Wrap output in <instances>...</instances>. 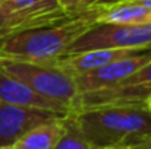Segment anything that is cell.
Wrapping results in <instances>:
<instances>
[{
	"instance_id": "obj_1",
	"label": "cell",
	"mask_w": 151,
	"mask_h": 149,
	"mask_svg": "<svg viewBox=\"0 0 151 149\" xmlns=\"http://www.w3.org/2000/svg\"><path fill=\"white\" fill-rule=\"evenodd\" d=\"M100 6L60 22L22 29L0 41V57L41 64H56L69 47L94 24Z\"/></svg>"
},
{
	"instance_id": "obj_2",
	"label": "cell",
	"mask_w": 151,
	"mask_h": 149,
	"mask_svg": "<svg viewBox=\"0 0 151 149\" xmlns=\"http://www.w3.org/2000/svg\"><path fill=\"white\" fill-rule=\"evenodd\" d=\"M76 117L84 135L94 148H129L151 135V113L147 102L85 108L76 111Z\"/></svg>"
},
{
	"instance_id": "obj_3",
	"label": "cell",
	"mask_w": 151,
	"mask_h": 149,
	"mask_svg": "<svg viewBox=\"0 0 151 149\" xmlns=\"http://www.w3.org/2000/svg\"><path fill=\"white\" fill-rule=\"evenodd\" d=\"M0 69L24 82L44 98L63 104L72 111L78 91L73 78L56 64H41L0 57Z\"/></svg>"
},
{
	"instance_id": "obj_4",
	"label": "cell",
	"mask_w": 151,
	"mask_h": 149,
	"mask_svg": "<svg viewBox=\"0 0 151 149\" xmlns=\"http://www.w3.org/2000/svg\"><path fill=\"white\" fill-rule=\"evenodd\" d=\"M96 48H151V24H94L69 47L66 54Z\"/></svg>"
},
{
	"instance_id": "obj_5",
	"label": "cell",
	"mask_w": 151,
	"mask_h": 149,
	"mask_svg": "<svg viewBox=\"0 0 151 149\" xmlns=\"http://www.w3.org/2000/svg\"><path fill=\"white\" fill-rule=\"evenodd\" d=\"M151 97V60L132 73L129 78L122 81L120 83L78 95L72 111H81L85 108L110 105V104H135V102H147Z\"/></svg>"
},
{
	"instance_id": "obj_6",
	"label": "cell",
	"mask_w": 151,
	"mask_h": 149,
	"mask_svg": "<svg viewBox=\"0 0 151 149\" xmlns=\"http://www.w3.org/2000/svg\"><path fill=\"white\" fill-rule=\"evenodd\" d=\"M150 60L151 50H148V51L139 53L137 56L116 60V61L109 63L96 70H91V72H87L82 75H76V76H73V82H75L78 95L114 86V85L120 83L122 81H125L126 78H129L132 73H135L138 69H141Z\"/></svg>"
},
{
	"instance_id": "obj_7",
	"label": "cell",
	"mask_w": 151,
	"mask_h": 149,
	"mask_svg": "<svg viewBox=\"0 0 151 149\" xmlns=\"http://www.w3.org/2000/svg\"><path fill=\"white\" fill-rule=\"evenodd\" d=\"M60 115L47 110L0 102V146H13L32 127Z\"/></svg>"
},
{
	"instance_id": "obj_8",
	"label": "cell",
	"mask_w": 151,
	"mask_h": 149,
	"mask_svg": "<svg viewBox=\"0 0 151 149\" xmlns=\"http://www.w3.org/2000/svg\"><path fill=\"white\" fill-rule=\"evenodd\" d=\"M151 48H96L82 51V53H73L66 54L59 61H56V66L60 67L63 72L70 75L72 78L76 75H82L91 70H96L103 67L109 63H113L116 60L137 56L139 53L148 51Z\"/></svg>"
},
{
	"instance_id": "obj_9",
	"label": "cell",
	"mask_w": 151,
	"mask_h": 149,
	"mask_svg": "<svg viewBox=\"0 0 151 149\" xmlns=\"http://www.w3.org/2000/svg\"><path fill=\"white\" fill-rule=\"evenodd\" d=\"M0 102L28 108L47 110L62 115L69 113V108L66 105L38 95L29 86H27L24 82L18 81L3 69H0Z\"/></svg>"
},
{
	"instance_id": "obj_10",
	"label": "cell",
	"mask_w": 151,
	"mask_h": 149,
	"mask_svg": "<svg viewBox=\"0 0 151 149\" xmlns=\"http://www.w3.org/2000/svg\"><path fill=\"white\" fill-rule=\"evenodd\" d=\"M0 6L9 12L29 19L37 26L60 22L75 16L62 10L57 0H0Z\"/></svg>"
},
{
	"instance_id": "obj_11",
	"label": "cell",
	"mask_w": 151,
	"mask_h": 149,
	"mask_svg": "<svg viewBox=\"0 0 151 149\" xmlns=\"http://www.w3.org/2000/svg\"><path fill=\"white\" fill-rule=\"evenodd\" d=\"M97 24L107 25H142L151 24V10L131 0L110 6H100Z\"/></svg>"
},
{
	"instance_id": "obj_12",
	"label": "cell",
	"mask_w": 151,
	"mask_h": 149,
	"mask_svg": "<svg viewBox=\"0 0 151 149\" xmlns=\"http://www.w3.org/2000/svg\"><path fill=\"white\" fill-rule=\"evenodd\" d=\"M63 130V115L53 117L27 132L13 146L16 149H54Z\"/></svg>"
},
{
	"instance_id": "obj_13",
	"label": "cell",
	"mask_w": 151,
	"mask_h": 149,
	"mask_svg": "<svg viewBox=\"0 0 151 149\" xmlns=\"http://www.w3.org/2000/svg\"><path fill=\"white\" fill-rule=\"evenodd\" d=\"M54 149H94L82 132L76 113L69 111L63 115V130Z\"/></svg>"
},
{
	"instance_id": "obj_14",
	"label": "cell",
	"mask_w": 151,
	"mask_h": 149,
	"mask_svg": "<svg viewBox=\"0 0 151 149\" xmlns=\"http://www.w3.org/2000/svg\"><path fill=\"white\" fill-rule=\"evenodd\" d=\"M29 28H37V25L34 22H31L29 19H27L18 13L9 12L0 6V41L13 32H18L22 29H29Z\"/></svg>"
},
{
	"instance_id": "obj_15",
	"label": "cell",
	"mask_w": 151,
	"mask_h": 149,
	"mask_svg": "<svg viewBox=\"0 0 151 149\" xmlns=\"http://www.w3.org/2000/svg\"><path fill=\"white\" fill-rule=\"evenodd\" d=\"M99 0H57L62 10H65L68 15H79L82 12H87L97 6Z\"/></svg>"
},
{
	"instance_id": "obj_16",
	"label": "cell",
	"mask_w": 151,
	"mask_h": 149,
	"mask_svg": "<svg viewBox=\"0 0 151 149\" xmlns=\"http://www.w3.org/2000/svg\"><path fill=\"white\" fill-rule=\"evenodd\" d=\"M128 149H151V135L145 136L144 139H141L139 142L134 143L132 146H129Z\"/></svg>"
},
{
	"instance_id": "obj_17",
	"label": "cell",
	"mask_w": 151,
	"mask_h": 149,
	"mask_svg": "<svg viewBox=\"0 0 151 149\" xmlns=\"http://www.w3.org/2000/svg\"><path fill=\"white\" fill-rule=\"evenodd\" d=\"M122 1H131V0H99L97 6H110V4H116V3H122Z\"/></svg>"
},
{
	"instance_id": "obj_18",
	"label": "cell",
	"mask_w": 151,
	"mask_h": 149,
	"mask_svg": "<svg viewBox=\"0 0 151 149\" xmlns=\"http://www.w3.org/2000/svg\"><path fill=\"white\" fill-rule=\"evenodd\" d=\"M134 1H137V3H139V4L148 7V9L151 10V0H134Z\"/></svg>"
},
{
	"instance_id": "obj_19",
	"label": "cell",
	"mask_w": 151,
	"mask_h": 149,
	"mask_svg": "<svg viewBox=\"0 0 151 149\" xmlns=\"http://www.w3.org/2000/svg\"><path fill=\"white\" fill-rule=\"evenodd\" d=\"M94 149H128L126 146H106V148H94Z\"/></svg>"
},
{
	"instance_id": "obj_20",
	"label": "cell",
	"mask_w": 151,
	"mask_h": 149,
	"mask_svg": "<svg viewBox=\"0 0 151 149\" xmlns=\"http://www.w3.org/2000/svg\"><path fill=\"white\" fill-rule=\"evenodd\" d=\"M147 107H148V110H150V113H151V97L147 99Z\"/></svg>"
},
{
	"instance_id": "obj_21",
	"label": "cell",
	"mask_w": 151,
	"mask_h": 149,
	"mask_svg": "<svg viewBox=\"0 0 151 149\" xmlns=\"http://www.w3.org/2000/svg\"><path fill=\"white\" fill-rule=\"evenodd\" d=\"M0 149H16L15 146H0Z\"/></svg>"
}]
</instances>
